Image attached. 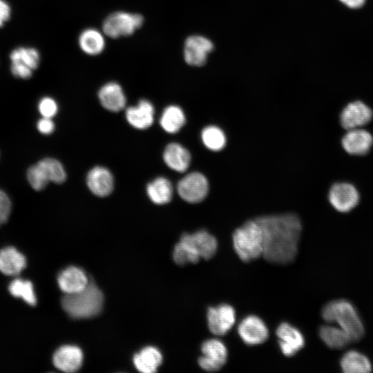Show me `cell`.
Returning a JSON list of instances; mask_svg holds the SVG:
<instances>
[{
  "mask_svg": "<svg viewBox=\"0 0 373 373\" xmlns=\"http://www.w3.org/2000/svg\"><path fill=\"white\" fill-rule=\"evenodd\" d=\"M104 34L95 28H86L79 35L78 44L86 55L95 56L102 53L106 46Z\"/></svg>",
  "mask_w": 373,
  "mask_h": 373,
  "instance_id": "cell-24",
  "label": "cell"
},
{
  "mask_svg": "<svg viewBox=\"0 0 373 373\" xmlns=\"http://www.w3.org/2000/svg\"><path fill=\"white\" fill-rule=\"evenodd\" d=\"M201 138L203 144L209 150L219 151L226 144V136L223 131L216 126H208L202 131Z\"/></svg>",
  "mask_w": 373,
  "mask_h": 373,
  "instance_id": "cell-32",
  "label": "cell"
},
{
  "mask_svg": "<svg viewBox=\"0 0 373 373\" xmlns=\"http://www.w3.org/2000/svg\"><path fill=\"white\" fill-rule=\"evenodd\" d=\"M144 23V17L138 13L124 11L114 12L104 19L102 24L104 34L112 39L133 35Z\"/></svg>",
  "mask_w": 373,
  "mask_h": 373,
  "instance_id": "cell-6",
  "label": "cell"
},
{
  "mask_svg": "<svg viewBox=\"0 0 373 373\" xmlns=\"http://www.w3.org/2000/svg\"><path fill=\"white\" fill-rule=\"evenodd\" d=\"M329 200L335 209L345 213L357 205L359 194L352 184L345 182L336 183L329 190Z\"/></svg>",
  "mask_w": 373,
  "mask_h": 373,
  "instance_id": "cell-12",
  "label": "cell"
},
{
  "mask_svg": "<svg viewBox=\"0 0 373 373\" xmlns=\"http://www.w3.org/2000/svg\"><path fill=\"white\" fill-rule=\"evenodd\" d=\"M89 282L86 273L82 269L75 266L66 268L59 273L57 277L59 287L65 294L82 290Z\"/></svg>",
  "mask_w": 373,
  "mask_h": 373,
  "instance_id": "cell-19",
  "label": "cell"
},
{
  "mask_svg": "<svg viewBox=\"0 0 373 373\" xmlns=\"http://www.w3.org/2000/svg\"><path fill=\"white\" fill-rule=\"evenodd\" d=\"M276 336L281 352L286 356L295 355L305 345L302 333L287 323H283L278 327Z\"/></svg>",
  "mask_w": 373,
  "mask_h": 373,
  "instance_id": "cell-15",
  "label": "cell"
},
{
  "mask_svg": "<svg viewBox=\"0 0 373 373\" xmlns=\"http://www.w3.org/2000/svg\"><path fill=\"white\" fill-rule=\"evenodd\" d=\"M133 361L138 371L143 373H153L156 372L161 365L162 355L157 348L147 346L136 354Z\"/></svg>",
  "mask_w": 373,
  "mask_h": 373,
  "instance_id": "cell-25",
  "label": "cell"
},
{
  "mask_svg": "<svg viewBox=\"0 0 373 373\" xmlns=\"http://www.w3.org/2000/svg\"><path fill=\"white\" fill-rule=\"evenodd\" d=\"M163 159L170 169L182 173L189 168L191 157L185 147L178 143L172 142L166 146Z\"/></svg>",
  "mask_w": 373,
  "mask_h": 373,
  "instance_id": "cell-22",
  "label": "cell"
},
{
  "mask_svg": "<svg viewBox=\"0 0 373 373\" xmlns=\"http://www.w3.org/2000/svg\"><path fill=\"white\" fill-rule=\"evenodd\" d=\"M238 332L242 341L249 345L263 343L269 336L268 328L257 316L245 317L238 327Z\"/></svg>",
  "mask_w": 373,
  "mask_h": 373,
  "instance_id": "cell-13",
  "label": "cell"
},
{
  "mask_svg": "<svg viewBox=\"0 0 373 373\" xmlns=\"http://www.w3.org/2000/svg\"><path fill=\"white\" fill-rule=\"evenodd\" d=\"M213 49L210 39L201 35L189 37L184 43V58L185 61L193 66H202L207 59V56Z\"/></svg>",
  "mask_w": 373,
  "mask_h": 373,
  "instance_id": "cell-11",
  "label": "cell"
},
{
  "mask_svg": "<svg viewBox=\"0 0 373 373\" xmlns=\"http://www.w3.org/2000/svg\"><path fill=\"white\" fill-rule=\"evenodd\" d=\"M86 183L90 191L95 195L105 197L113 189L114 180L111 171L103 166H95L88 173Z\"/></svg>",
  "mask_w": 373,
  "mask_h": 373,
  "instance_id": "cell-17",
  "label": "cell"
},
{
  "mask_svg": "<svg viewBox=\"0 0 373 373\" xmlns=\"http://www.w3.org/2000/svg\"><path fill=\"white\" fill-rule=\"evenodd\" d=\"M264 240L262 256L269 262L285 265L297 255L302 224L295 213L267 215L256 218Z\"/></svg>",
  "mask_w": 373,
  "mask_h": 373,
  "instance_id": "cell-1",
  "label": "cell"
},
{
  "mask_svg": "<svg viewBox=\"0 0 373 373\" xmlns=\"http://www.w3.org/2000/svg\"><path fill=\"white\" fill-rule=\"evenodd\" d=\"M38 108L42 117L52 118L57 113L58 106L52 98L45 97L40 100Z\"/></svg>",
  "mask_w": 373,
  "mask_h": 373,
  "instance_id": "cell-34",
  "label": "cell"
},
{
  "mask_svg": "<svg viewBox=\"0 0 373 373\" xmlns=\"http://www.w3.org/2000/svg\"><path fill=\"white\" fill-rule=\"evenodd\" d=\"M98 98L102 106L111 112L120 111L126 102L121 86L113 82L106 83L100 88Z\"/></svg>",
  "mask_w": 373,
  "mask_h": 373,
  "instance_id": "cell-20",
  "label": "cell"
},
{
  "mask_svg": "<svg viewBox=\"0 0 373 373\" xmlns=\"http://www.w3.org/2000/svg\"><path fill=\"white\" fill-rule=\"evenodd\" d=\"M146 192L153 203L164 204L169 202L172 198L173 186L168 179L158 177L148 184Z\"/></svg>",
  "mask_w": 373,
  "mask_h": 373,
  "instance_id": "cell-29",
  "label": "cell"
},
{
  "mask_svg": "<svg viewBox=\"0 0 373 373\" xmlns=\"http://www.w3.org/2000/svg\"><path fill=\"white\" fill-rule=\"evenodd\" d=\"M372 118L371 108L361 101L348 104L341 114V124L346 130L358 128L367 124Z\"/></svg>",
  "mask_w": 373,
  "mask_h": 373,
  "instance_id": "cell-14",
  "label": "cell"
},
{
  "mask_svg": "<svg viewBox=\"0 0 373 373\" xmlns=\"http://www.w3.org/2000/svg\"><path fill=\"white\" fill-rule=\"evenodd\" d=\"M340 365L345 373H367L372 371V364L362 353L350 350L342 356Z\"/></svg>",
  "mask_w": 373,
  "mask_h": 373,
  "instance_id": "cell-28",
  "label": "cell"
},
{
  "mask_svg": "<svg viewBox=\"0 0 373 373\" xmlns=\"http://www.w3.org/2000/svg\"><path fill=\"white\" fill-rule=\"evenodd\" d=\"M186 117L182 109L175 105L167 106L160 119L161 127L169 133L178 132L184 125Z\"/></svg>",
  "mask_w": 373,
  "mask_h": 373,
  "instance_id": "cell-31",
  "label": "cell"
},
{
  "mask_svg": "<svg viewBox=\"0 0 373 373\" xmlns=\"http://www.w3.org/2000/svg\"><path fill=\"white\" fill-rule=\"evenodd\" d=\"M52 361L58 370L65 372H74L82 366L83 353L77 346L63 345L54 353Z\"/></svg>",
  "mask_w": 373,
  "mask_h": 373,
  "instance_id": "cell-16",
  "label": "cell"
},
{
  "mask_svg": "<svg viewBox=\"0 0 373 373\" xmlns=\"http://www.w3.org/2000/svg\"><path fill=\"white\" fill-rule=\"evenodd\" d=\"M154 113L153 104L147 99H141L137 106L126 109V118L132 126L142 130L152 125Z\"/></svg>",
  "mask_w": 373,
  "mask_h": 373,
  "instance_id": "cell-21",
  "label": "cell"
},
{
  "mask_svg": "<svg viewBox=\"0 0 373 373\" xmlns=\"http://www.w3.org/2000/svg\"><path fill=\"white\" fill-rule=\"evenodd\" d=\"M38 131L44 135L51 134L55 129V124L52 118L43 117L37 124Z\"/></svg>",
  "mask_w": 373,
  "mask_h": 373,
  "instance_id": "cell-36",
  "label": "cell"
},
{
  "mask_svg": "<svg viewBox=\"0 0 373 373\" xmlns=\"http://www.w3.org/2000/svg\"><path fill=\"white\" fill-rule=\"evenodd\" d=\"M201 352L198 364L205 371H218L227 362L228 355L227 347L218 339L211 338L204 341L201 346Z\"/></svg>",
  "mask_w": 373,
  "mask_h": 373,
  "instance_id": "cell-9",
  "label": "cell"
},
{
  "mask_svg": "<svg viewBox=\"0 0 373 373\" xmlns=\"http://www.w3.org/2000/svg\"><path fill=\"white\" fill-rule=\"evenodd\" d=\"M207 318L210 332L217 336H223L234 325L236 312L231 305L221 304L209 307Z\"/></svg>",
  "mask_w": 373,
  "mask_h": 373,
  "instance_id": "cell-10",
  "label": "cell"
},
{
  "mask_svg": "<svg viewBox=\"0 0 373 373\" xmlns=\"http://www.w3.org/2000/svg\"><path fill=\"white\" fill-rule=\"evenodd\" d=\"M10 16V8L3 0H0V27L6 22Z\"/></svg>",
  "mask_w": 373,
  "mask_h": 373,
  "instance_id": "cell-37",
  "label": "cell"
},
{
  "mask_svg": "<svg viewBox=\"0 0 373 373\" xmlns=\"http://www.w3.org/2000/svg\"><path fill=\"white\" fill-rule=\"evenodd\" d=\"M188 236L198 250L201 258L209 260L216 254L218 249L217 240L207 231L201 229L192 233H188Z\"/></svg>",
  "mask_w": 373,
  "mask_h": 373,
  "instance_id": "cell-26",
  "label": "cell"
},
{
  "mask_svg": "<svg viewBox=\"0 0 373 373\" xmlns=\"http://www.w3.org/2000/svg\"><path fill=\"white\" fill-rule=\"evenodd\" d=\"M64 311L74 318H88L97 315L102 310L104 296L102 291L90 281L82 290L65 294L61 300Z\"/></svg>",
  "mask_w": 373,
  "mask_h": 373,
  "instance_id": "cell-2",
  "label": "cell"
},
{
  "mask_svg": "<svg viewBox=\"0 0 373 373\" xmlns=\"http://www.w3.org/2000/svg\"><path fill=\"white\" fill-rule=\"evenodd\" d=\"M323 318L335 323L344 330L353 341L360 340L364 334L362 321L354 306L346 300H335L327 303L322 310Z\"/></svg>",
  "mask_w": 373,
  "mask_h": 373,
  "instance_id": "cell-3",
  "label": "cell"
},
{
  "mask_svg": "<svg viewBox=\"0 0 373 373\" xmlns=\"http://www.w3.org/2000/svg\"><path fill=\"white\" fill-rule=\"evenodd\" d=\"M373 144L372 135L361 128L348 130L342 139V146L351 155L367 153Z\"/></svg>",
  "mask_w": 373,
  "mask_h": 373,
  "instance_id": "cell-18",
  "label": "cell"
},
{
  "mask_svg": "<svg viewBox=\"0 0 373 373\" xmlns=\"http://www.w3.org/2000/svg\"><path fill=\"white\" fill-rule=\"evenodd\" d=\"M319 336L323 342L332 349H342L352 341L339 327L323 325L319 329Z\"/></svg>",
  "mask_w": 373,
  "mask_h": 373,
  "instance_id": "cell-30",
  "label": "cell"
},
{
  "mask_svg": "<svg viewBox=\"0 0 373 373\" xmlns=\"http://www.w3.org/2000/svg\"><path fill=\"white\" fill-rule=\"evenodd\" d=\"M66 178L63 165L57 160L44 158L31 166L27 171V179L36 191L44 189L50 182L62 183Z\"/></svg>",
  "mask_w": 373,
  "mask_h": 373,
  "instance_id": "cell-5",
  "label": "cell"
},
{
  "mask_svg": "<svg viewBox=\"0 0 373 373\" xmlns=\"http://www.w3.org/2000/svg\"><path fill=\"white\" fill-rule=\"evenodd\" d=\"M339 1L350 8H361L365 3V0H339Z\"/></svg>",
  "mask_w": 373,
  "mask_h": 373,
  "instance_id": "cell-38",
  "label": "cell"
},
{
  "mask_svg": "<svg viewBox=\"0 0 373 373\" xmlns=\"http://www.w3.org/2000/svg\"><path fill=\"white\" fill-rule=\"evenodd\" d=\"M10 59L12 74L16 77L26 79L30 78L37 68L40 55L34 48L19 47L11 52Z\"/></svg>",
  "mask_w": 373,
  "mask_h": 373,
  "instance_id": "cell-7",
  "label": "cell"
},
{
  "mask_svg": "<svg viewBox=\"0 0 373 373\" xmlns=\"http://www.w3.org/2000/svg\"><path fill=\"white\" fill-rule=\"evenodd\" d=\"M180 197L189 203L202 202L207 195L209 182L200 172H192L182 178L177 184Z\"/></svg>",
  "mask_w": 373,
  "mask_h": 373,
  "instance_id": "cell-8",
  "label": "cell"
},
{
  "mask_svg": "<svg viewBox=\"0 0 373 373\" xmlns=\"http://www.w3.org/2000/svg\"><path fill=\"white\" fill-rule=\"evenodd\" d=\"M8 290L12 296L21 298L30 305H35L37 298L33 285L30 281L17 278L10 283Z\"/></svg>",
  "mask_w": 373,
  "mask_h": 373,
  "instance_id": "cell-33",
  "label": "cell"
},
{
  "mask_svg": "<svg viewBox=\"0 0 373 373\" xmlns=\"http://www.w3.org/2000/svg\"><path fill=\"white\" fill-rule=\"evenodd\" d=\"M26 266V257L13 247L0 250V271L8 276L19 274Z\"/></svg>",
  "mask_w": 373,
  "mask_h": 373,
  "instance_id": "cell-23",
  "label": "cell"
},
{
  "mask_svg": "<svg viewBox=\"0 0 373 373\" xmlns=\"http://www.w3.org/2000/svg\"><path fill=\"white\" fill-rule=\"evenodd\" d=\"M12 204L9 197L0 189V226L8 220Z\"/></svg>",
  "mask_w": 373,
  "mask_h": 373,
  "instance_id": "cell-35",
  "label": "cell"
},
{
  "mask_svg": "<svg viewBox=\"0 0 373 373\" xmlns=\"http://www.w3.org/2000/svg\"><path fill=\"white\" fill-rule=\"evenodd\" d=\"M234 250L243 262L254 260L263 254L264 240L257 219L250 220L237 228L232 236Z\"/></svg>",
  "mask_w": 373,
  "mask_h": 373,
  "instance_id": "cell-4",
  "label": "cell"
},
{
  "mask_svg": "<svg viewBox=\"0 0 373 373\" xmlns=\"http://www.w3.org/2000/svg\"><path fill=\"white\" fill-rule=\"evenodd\" d=\"M173 258L178 265L197 263L201 259L198 251L189 240L186 233L181 236L180 241L175 245L173 252Z\"/></svg>",
  "mask_w": 373,
  "mask_h": 373,
  "instance_id": "cell-27",
  "label": "cell"
}]
</instances>
